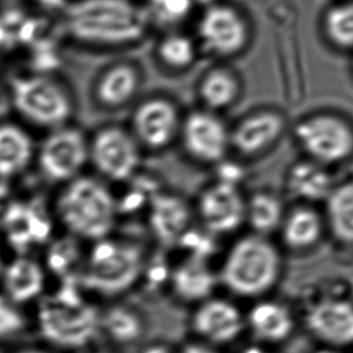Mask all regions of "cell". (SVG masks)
I'll use <instances>...</instances> for the list:
<instances>
[{
    "label": "cell",
    "mask_w": 353,
    "mask_h": 353,
    "mask_svg": "<svg viewBox=\"0 0 353 353\" xmlns=\"http://www.w3.org/2000/svg\"><path fill=\"white\" fill-rule=\"evenodd\" d=\"M32 308L31 327L39 342L58 352L80 350L97 333V311L82 302L70 279L60 281L57 289L48 292Z\"/></svg>",
    "instance_id": "2"
},
{
    "label": "cell",
    "mask_w": 353,
    "mask_h": 353,
    "mask_svg": "<svg viewBox=\"0 0 353 353\" xmlns=\"http://www.w3.org/2000/svg\"><path fill=\"white\" fill-rule=\"evenodd\" d=\"M145 155L128 124H105L89 136V165L109 184H126L136 178Z\"/></svg>",
    "instance_id": "6"
},
{
    "label": "cell",
    "mask_w": 353,
    "mask_h": 353,
    "mask_svg": "<svg viewBox=\"0 0 353 353\" xmlns=\"http://www.w3.org/2000/svg\"><path fill=\"white\" fill-rule=\"evenodd\" d=\"M145 75L136 60L121 58L101 68L92 85V97L99 109L117 112L132 108L144 86Z\"/></svg>",
    "instance_id": "14"
},
{
    "label": "cell",
    "mask_w": 353,
    "mask_h": 353,
    "mask_svg": "<svg viewBox=\"0 0 353 353\" xmlns=\"http://www.w3.org/2000/svg\"><path fill=\"white\" fill-rule=\"evenodd\" d=\"M325 203L334 234L353 245V178L337 182Z\"/></svg>",
    "instance_id": "25"
},
{
    "label": "cell",
    "mask_w": 353,
    "mask_h": 353,
    "mask_svg": "<svg viewBox=\"0 0 353 353\" xmlns=\"http://www.w3.org/2000/svg\"><path fill=\"white\" fill-rule=\"evenodd\" d=\"M2 238L14 254H30V250L45 248L52 236V222L39 211L22 205H12L2 213Z\"/></svg>",
    "instance_id": "18"
},
{
    "label": "cell",
    "mask_w": 353,
    "mask_h": 353,
    "mask_svg": "<svg viewBox=\"0 0 353 353\" xmlns=\"http://www.w3.org/2000/svg\"><path fill=\"white\" fill-rule=\"evenodd\" d=\"M12 101L28 122L45 128L68 126L74 113L70 91L58 81L41 76L18 77L12 82Z\"/></svg>",
    "instance_id": "7"
},
{
    "label": "cell",
    "mask_w": 353,
    "mask_h": 353,
    "mask_svg": "<svg viewBox=\"0 0 353 353\" xmlns=\"http://www.w3.org/2000/svg\"><path fill=\"white\" fill-rule=\"evenodd\" d=\"M307 325L319 339L333 345L353 343V306L344 300H325L307 315Z\"/></svg>",
    "instance_id": "20"
},
{
    "label": "cell",
    "mask_w": 353,
    "mask_h": 353,
    "mask_svg": "<svg viewBox=\"0 0 353 353\" xmlns=\"http://www.w3.org/2000/svg\"><path fill=\"white\" fill-rule=\"evenodd\" d=\"M244 353H265L263 350H259V348H250V350H246Z\"/></svg>",
    "instance_id": "38"
},
{
    "label": "cell",
    "mask_w": 353,
    "mask_h": 353,
    "mask_svg": "<svg viewBox=\"0 0 353 353\" xmlns=\"http://www.w3.org/2000/svg\"><path fill=\"white\" fill-rule=\"evenodd\" d=\"M279 260L271 245L261 238H246L230 252L223 281L236 294L254 296L267 290L277 277Z\"/></svg>",
    "instance_id": "11"
},
{
    "label": "cell",
    "mask_w": 353,
    "mask_h": 353,
    "mask_svg": "<svg viewBox=\"0 0 353 353\" xmlns=\"http://www.w3.org/2000/svg\"><path fill=\"white\" fill-rule=\"evenodd\" d=\"M191 209L178 193L159 190L149 203V222L159 238L172 242L182 236L190 222Z\"/></svg>",
    "instance_id": "22"
},
{
    "label": "cell",
    "mask_w": 353,
    "mask_h": 353,
    "mask_svg": "<svg viewBox=\"0 0 353 353\" xmlns=\"http://www.w3.org/2000/svg\"><path fill=\"white\" fill-rule=\"evenodd\" d=\"M65 27L77 43L103 51L137 47L151 29L136 0H78L68 6Z\"/></svg>",
    "instance_id": "1"
},
{
    "label": "cell",
    "mask_w": 353,
    "mask_h": 353,
    "mask_svg": "<svg viewBox=\"0 0 353 353\" xmlns=\"http://www.w3.org/2000/svg\"><path fill=\"white\" fill-rule=\"evenodd\" d=\"M144 353H171L167 348L161 347V346H154V347L149 348Z\"/></svg>",
    "instance_id": "37"
},
{
    "label": "cell",
    "mask_w": 353,
    "mask_h": 353,
    "mask_svg": "<svg viewBox=\"0 0 353 353\" xmlns=\"http://www.w3.org/2000/svg\"><path fill=\"white\" fill-rule=\"evenodd\" d=\"M194 327L203 337L214 342H228L242 329L240 314L228 303H208L195 315Z\"/></svg>",
    "instance_id": "23"
},
{
    "label": "cell",
    "mask_w": 353,
    "mask_h": 353,
    "mask_svg": "<svg viewBox=\"0 0 353 353\" xmlns=\"http://www.w3.org/2000/svg\"><path fill=\"white\" fill-rule=\"evenodd\" d=\"M6 263H8V260L4 258L3 252H2V247L0 246V281H1L2 274H3Z\"/></svg>",
    "instance_id": "36"
},
{
    "label": "cell",
    "mask_w": 353,
    "mask_h": 353,
    "mask_svg": "<svg viewBox=\"0 0 353 353\" xmlns=\"http://www.w3.org/2000/svg\"><path fill=\"white\" fill-rule=\"evenodd\" d=\"M176 292L186 300H199L211 292L214 278L201 263H188L176 271L174 277Z\"/></svg>",
    "instance_id": "31"
},
{
    "label": "cell",
    "mask_w": 353,
    "mask_h": 353,
    "mask_svg": "<svg viewBox=\"0 0 353 353\" xmlns=\"http://www.w3.org/2000/svg\"><path fill=\"white\" fill-rule=\"evenodd\" d=\"M185 111L175 97L155 93L132 107L128 126L146 153H161L176 145Z\"/></svg>",
    "instance_id": "8"
},
{
    "label": "cell",
    "mask_w": 353,
    "mask_h": 353,
    "mask_svg": "<svg viewBox=\"0 0 353 353\" xmlns=\"http://www.w3.org/2000/svg\"><path fill=\"white\" fill-rule=\"evenodd\" d=\"M283 213L281 198L273 191L261 189L247 197L246 218L259 231H271L277 227Z\"/></svg>",
    "instance_id": "28"
},
{
    "label": "cell",
    "mask_w": 353,
    "mask_h": 353,
    "mask_svg": "<svg viewBox=\"0 0 353 353\" xmlns=\"http://www.w3.org/2000/svg\"><path fill=\"white\" fill-rule=\"evenodd\" d=\"M184 353H214L207 348L201 347V346H188L185 350Z\"/></svg>",
    "instance_id": "35"
},
{
    "label": "cell",
    "mask_w": 353,
    "mask_h": 353,
    "mask_svg": "<svg viewBox=\"0 0 353 353\" xmlns=\"http://www.w3.org/2000/svg\"><path fill=\"white\" fill-rule=\"evenodd\" d=\"M49 274L41 259L32 254L12 255L8 260L0 292L18 306H34L48 292Z\"/></svg>",
    "instance_id": "16"
},
{
    "label": "cell",
    "mask_w": 353,
    "mask_h": 353,
    "mask_svg": "<svg viewBox=\"0 0 353 353\" xmlns=\"http://www.w3.org/2000/svg\"><path fill=\"white\" fill-rule=\"evenodd\" d=\"M323 353H330V352H323Z\"/></svg>",
    "instance_id": "40"
},
{
    "label": "cell",
    "mask_w": 353,
    "mask_h": 353,
    "mask_svg": "<svg viewBox=\"0 0 353 353\" xmlns=\"http://www.w3.org/2000/svg\"><path fill=\"white\" fill-rule=\"evenodd\" d=\"M250 321L259 337L271 341L284 339L292 329V318L288 311L272 303L255 307L251 312Z\"/></svg>",
    "instance_id": "30"
},
{
    "label": "cell",
    "mask_w": 353,
    "mask_h": 353,
    "mask_svg": "<svg viewBox=\"0 0 353 353\" xmlns=\"http://www.w3.org/2000/svg\"><path fill=\"white\" fill-rule=\"evenodd\" d=\"M321 33L334 49L353 53V0H342L325 10Z\"/></svg>",
    "instance_id": "26"
},
{
    "label": "cell",
    "mask_w": 353,
    "mask_h": 353,
    "mask_svg": "<svg viewBox=\"0 0 353 353\" xmlns=\"http://www.w3.org/2000/svg\"><path fill=\"white\" fill-rule=\"evenodd\" d=\"M143 6L151 28L161 32L183 28L197 12L196 0H144Z\"/></svg>",
    "instance_id": "27"
},
{
    "label": "cell",
    "mask_w": 353,
    "mask_h": 353,
    "mask_svg": "<svg viewBox=\"0 0 353 353\" xmlns=\"http://www.w3.org/2000/svg\"><path fill=\"white\" fill-rule=\"evenodd\" d=\"M33 143L29 135L14 124L0 126V178L22 172L30 163Z\"/></svg>",
    "instance_id": "24"
},
{
    "label": "cell",
    "mask_w": 353,
    "mask_h": 353,
    "mask_svg": "<svg viewBox=\"0 0 353 353\" xmlns=\"http://www.w3.org/2000/svg\"><path fill=\"white\" fill-rule=\"evenodd\" d=\"M193 24L201 56L213 62H230L245 55L254 41L250 14L230 0H210L197 8Z\"/></svg>",
    "instance_id": "4"
},
{
    "label": "cell",
    "mask_w": 353,
    "mask_h": 353,
    "mask_svg": "<svg viewBox=\"0 0 353 353\" xmlns=\"http://www.w3.org/2000/svg\"><path fill=\"white\" fill-rule=\"evenodd\" d=\"M22 309L0 292V339L16 337L28 327L31 319L25 317Z\"/></svg>",
    "instance_id": "33"
},
{
    "label": "cell",
    "mask_w": 353,
    "mask_h": 353,
    "mask_svg": "<svg viewBox=\"0 0 353 353\" xmlns=\"http://www.w3.org/2000/svg\"><path fill=\"white\" fill-rule=\"evenodd\" d=\"M321 232V217L308 205L296 207L286 218L284 238L294 248L310 246L316 242Z\"/></svg>",
    "instance_id": "29"
},
{
    "label": "cell",
    "mask_w": 353,
    "mask_h": 353,
    "mask_svg": "<svg viewBox=\"0 0 353 353\" xmlns=\"http://www.w3.org/2000/svg\"><path fill=\"white\" fill-rule=\"evenodd\" d=\"M196 207L208 229L223 233L236 229L244 221L247 197L243 193L242 184L215 176L201 189Z\"/></svg>",
    "instance_id": "15"
},
{
    "label": "cell",
    "mask_w": 353,
    "mask_h": 353,
    "mask_svg": "<svg viewBox=\"0 0 353 353\" xmlns=\"http://www.w3.org/2000/svg\"><path fill=\"white\" fill-rule=\"evenodd\" d=\"M176 145L191 163L214 169L232 157L230 124L222 114L196 106L185 111Z\"/></svg>",
    "instance_id": "9"
},
{
    "label": "cell",
    "mask_w": 353,
    "mask_h": 353,
    "mask_svg": "<svg viewBox=\"0 0 353 353\" xmlns=\"http://www.w3.org/2000/svg\"><path fill=\"white\" fill-rule=\"evenodd\" d=\"M244 90L242 75L230 62H214L195 84L197 106L222 115L240 103Z\"/></svg>",
    "instance_id": "17"
},
{
    "label": "cell",
    "mask_w": 353,
    "mask_h": 353,
    "mask_svg": "<svg viewBox=\"0 0 353 353\" xmlns=\"http://www.w3.org/2000/svg\"><path fill=\"white\" fill-rule=\"evenodd\" d=\"M288 130V117L279 108L251 109L230 124L232 157L245 164L263 159L281 143Z\"/></svg>",
    "instance_id": "10"
},
{
    "label": "cell",
    "mask_w": 353,
    "mask_h": 353,
    "mask_svg": "<svg viewBox=\"0 0 353 353\" xmlns=\"http://www.w3.org/2000/svg\"><path fill=\"white\" fill-rule=\"evenodd\" d=\"M292 135L305 158L327 167L353 159V122L338 112H311L296 122Z\"/></svg>",
    "instance_id": "5"
},
{
    "label": "cell",
    "mask_w": 353,
    "mask_h": 353,
    "mask_svg": "<svg viewBox=\"0 0 353 353\" xmlns=\"http://www.w3.org/2000/svg\"><path fill=\"white\" fill-rule=\"evenodd\" d=\"M153 57L163 72L178 76L192 70L201 53L192 32L172 29L161 31L153 48Z\"/></svg>",
    "instance_id": "21"
},
{
    "label": "cell",
    "mask_w": 353,
    "mask_h": 353,
    "mask_svg": "<svg viewBox=\"0 0 353 353\" xmlns=\"http://www.w3.org/2000/svg\"><path fill=\"white\" fill-rule=\"evenodd\" d=\"M39 165L52 182L65 184L76 180L89 165V136L68 124L55 128L41 144Z\"/></svg>",
    "instance_id": "13"
},
{
    "label": "cell",
    "mask_w": 353,
    "mask_h": 353,
    "mask_svg": "<svg viewBox=\"0 0 353 353\" xmlns=\"http://www.w3.org/2000/svg\"><path fill=\"white\" fill-rule=\"evenodd\" d=\"M141 269L138 249L101 242L93 248L83 283L89 289L116 294L132 285Z\"/></svg>",
    "instance_id": "12"
},
{
    "label": "cell",
    "mask_w": 353,
    "mask_h": 353,
    "mask_svg": "<svg viewBox=\"0 0 353 353\" xmlns=\"http://www.w3.org/2000/svg\"><path fill=\"white\" fill-rule=\"evenodd\" d=\"M331 169L308 158L294 162L286 170L284 178L286 193L304 204L325 202L337 184Z\"/></svg>",
    "instance_id": "19"
},
{
    "label": "cell",
    "mask_w": 353,
    "mask_h": 353,
    "mask_svg": "<svg viewBox=\"0 0 353 353\" xmlns=\"http://www.w3.org/2000/svg\"><path fill=\"white\" fill-rule=\"evenodd\" d=\"M105 327L110 335L119 342H130L141 333L139 319L125 309L109 311L105 318Z\"/></svg>",
    "instance_id": "32"
},
{
    "label": "cell",
    "mask_w": 353,
    "mask_h": 353,
    "mask_svg": "<svg viewBox=\"0 0 353 353\" xmlns=\"http://www.w3.org/2000/svg\"><path fill=\"white\" fill-rule=\"evenodd\" d=\"M10 353H62L45 344H26V345L19 346L10 350Z\"/></svg>",
    "instance_id": "34"
},
{
    "label": "cell",
    "mask_w": 353,
    "mask_h": 353,
    "mask_svg": "<svg viewBox=\"0 0 353 353\" xmlns=\"http://www.w3.org/2000/svg\"><path fill=\"white\" fill-rule=\"evenodd\" d=\"M352 73H353V56H352Z\"/></svg>",
    "instance_id": "39"
},
{
    "label": "cell",
    "mask_w": 353,
    "mask_h": 353,
    "mask_svg": "<svg viewBox=\"0 0 353 353\" xmlns=\"http://www.w3.org/2000/svg\"><path fill=\"white\" fill-rule=\"evenodd\" d=\"M118 211L117 198L109 182L85 174L65 184L54 205L56 221L64 232L84 240L107 236Z\"/></svg>",
    "instance_id": "3"
}]
</instances>
